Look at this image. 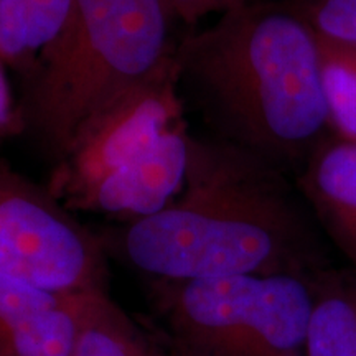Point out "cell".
I'll return each instance as SVG.
<instances>
[{
	"instance_id": "1",
	"label": "cell",
	"mask_w": 356,
	"mask_h": 356,
	"mask_svg": "<svg viewBox=\"0 0 356 356\" xmlns=\"http://www.w3.org/2000/svg\"><path fill=\"white\" fill-rule=\"evenodd\" d=\"M322 236L292 177L207 134H191L178 197L101 239L108 256L147 280H195L312 277L332 267Z\"/></svg>"
},
{
	"instance_id": "2",
	"label": "cell",
	"mask_w": 356,
	"mask_h": 356,
	"mask_svg": "<svg viewBox=\"0 0 356 356\" xmlns=\"http://www.w3.org/2000/svg\"><path fill=\"white\" fill-rule=\"evenodd\" d=\"M178 91L207 136L296 177L337 134L317 33L297 0H252L175 44Z\"/></svg>"
},
{
	"instance_id": "3",
	"label": "cell",
	"mask_w": 356,
	"mask_h": 356,
	"mask_svg": "<svg viewBox=\"0 0 356 356\" xmlns=\"http://www.w3.org/2000/svg\"><path fill=\"white\" fill-rule=\"evenodd\" d=\"M163 0H73L61 32L20 74L25 132L53 160L89 119L175 51Z\"/></svg>"
},
{
	"instance_id": "4",
	"label": "cell",
	"mask_w": 356,
	"mask_h": 356,
	"mask_svg": "<svg viewBox=\"0 0 356 356\" xmlns=\"http://www.w3.org/2000/svg\"><path fill=\"white\" fill-rule=\"evenodd\" d=\"M314 279L229 275L147 289L173 356H307Z\"/></svg>"
},
{
	"instance_id": "5",
	"label": "cell",
	"mask_w": 356,
	"mask_h": 356,
	"mask_svg": "<svg viewBox=\"0 0 356 356\" xmlns=\"http://www.w3.org/2000/svg\"><path fill=\"white\" fill-rule=\"evenodd\" d=\"M185 114L173 51L152 76L109 102L79 129L53 163L44 186L70 211L83 213L99 191L144 165L168 131L186 121Z\"/></svg>"
},
{
	"instance_id": "6",
	"label": "cell",
	"mask_w": 356,
	"mask_h": 356,
	"mask_svg": "<svg viewBox=\"0 0 356 356\" xmlns=\"http://www.w3.org/2000/svg\"><path fill=\"white\" fill-rule=\"evenodd\" d=\"M108 257L47 186L0 162V274L58 293L109 292Z\"/></svg>"
},
{
	"instance_id": "7",
	"label": "cell",
	"mask_w": 356,
	"mask_h": 356,
	"mask_svg": "<svg viewBox=\"0 0 356 356\" xmlns=\"http://www.w3.org/2000/svg\"><path fill=\"white\" fill-rule=\"evenodd\" d=\"M79 296L0 274V350L12 356H71Z\"/></svg>"
},
{
	"instance_id": "8",
	"label": "cell",
	"mask_w": 356,
	"mask_h": 356,
	"mask_svg": "<svg viewBox=\"0 0 356 356\" xmlns=\"http://www.w3.org/2000/svg\"><path fill=\"white\" fill-rule=\"evenodd\" d=\"M323 236L356 270V142L333 134L296 177Z\"/></svg>"
},
{
	"instance_id": "9",
	"label": "cell",
	"mask_w": 356,
	"mask_h": 356,
	"mask_svg": "<svg viewBox=\"0 0 356 356\" xmlns=\"http://www.w3.org/2000/svg\"><path fill=\"white\" fill-rule=\"evenodd\" d=\"M71 356L173 355L115 304L109 292H86L79 296Z\"/></svg>"
},
{
	"instance_id": "10",
	"label": "cell",
	"mask_w": 356,
	"mask_h": 356,
	"mask_svg": "<svg viewBox=\"0 0 356 356\" xmlns=\"http://www.w3.org/2000/svg\"><path fill=\"white\" fill-rule=\"evenodd\" d=\"M307 356H356V270L348 266L315 275Z\"/></svg>"
},
{
	"instance_id": "11",
	"label": "cell",
	"mask_w": 356,
	"mask_h": 356,
	"mask_svg": "<svg viewBox=\"0 0 356 356\" xmlns=\"http://www.w3.org/2000/svg\"><path fill=\"white\" fill-rule=\"evenodd\" d=\"M73 0H0V61L24 74L61 32Z\"/></svg>"
},
{
	"instance_id": "12",
	"label": "cell",
	"mask_w": 356,
	"mask_h": 356,
	"mask_svg": "<svg viewBox=\"0 0 356 356\" xmlns=\"http://www.w3.org/2000/svg\"><path fill=\"white\" fill-rule=\"evenodd\" d=\"M317 44L323 92L333 127L338 136L356 142V47L320 33Z\"/></svg>"
},
{
	"instance_id": "13",
	"label": "cell",
	"mask_w": 356,
	"mask_h": 356,
	"mask_svg": "<svg viewBox=\"0 0 356 356\" xmlns=\"http://www.w3.org/2000/svg\"><path fill=\"white\" fill-rule=\"evenodd\" d=\"M315 32L356 47V0H297Z\"/></svg>"
},
{
	"instance_id": "14",
	"label": "cell",
	"mask_w": 356,
	"mask_h": 356,
	"mask_svg": "<svg viewBox=\"0 0 356 356\" xmlns=\"http://www.w3.org/2000/svg\"><path fill=\"white\" fill-rule=\"evenodd\" d=\"M6 68L7 66L0 61V142L25 132L20 104L13 97Z\"/></svg>"
},
{
	"instance_id": "15",
	"label": "cell",
	"mask_w": 356,
	"mask_h": 356,
	"mask_svg": "<svg viewBox=\"0 0 356 356\" xmlns=\"http://www.w3.org/2000/svg\"><path fill=\"white\" fill-rule=\"evenodd\" d=\"M0 356H12V355H8V353H6V351L0 350Z\"/></svg>"
}]
</instances>
